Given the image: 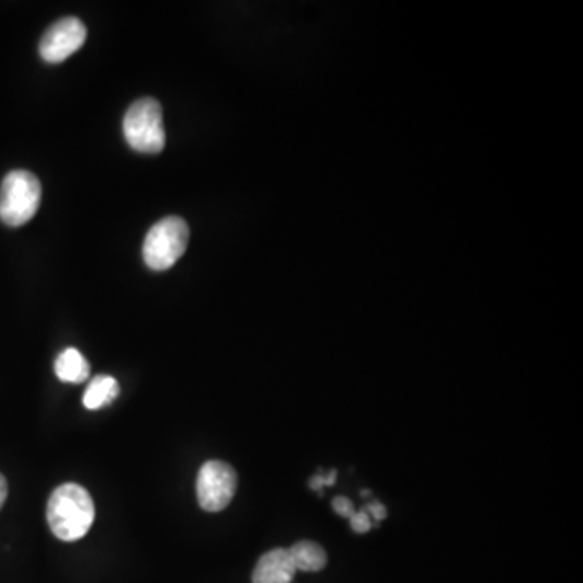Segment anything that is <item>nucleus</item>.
<instances>
[{
    "mask_svg": "<svg viewBox=\"0 0 583 583\" xmlns=\"http://www.w3.org/2000/svg\"><path fill=\"white\" fill-rule=\"evenodd\" d=\"M94 503L91 494L77 483L60 484L47 503V524L59 540H81L94 522Z\"/></svg>",
    "mask_w": 583,
    "mask_h": 583,
    "instance_id": "obj_1",
    "label": "nucleus"
},
{
    "mask_svg": "<svg viewBox=\"0 0 583 583\" xmlns=\"http://www.w3.org/2000/svg\"><path fill=\"white\" fill-rule=\"evenodd\" d=\"M43 188L35 174L12 171L0 186V220L9 227H22L30 222L39 209Z\"/></svg>",
    "mask_w": 583,
    "mask_h": 583,
    "instance_id": "obj_2",
    "label": "nucleus"
},
{
    "mask_svg": "<svg viewBox=\"0 0 583 583\" xmlns=\"http://www.w3.org/2000/svg\"><path fill=\"white\" fill-rule=\"evenodd\" d=\"M188 224L178 216L156 222L146 233L144 260L152 271H168L178 263L188 247Z\"/></svg>",
    "mask_w": 583,
    "mask_h": 583,
    "instance_id": "obj_3",
    "label": "nucleus"
},
{
    "mask_svg": "<svg viewBox=\"0 0 583 583\" xmlns=\"http://www.w3.org/2000/svg\"><path fill=\"white\" fill-rule=\"evenodd\" d=\"M124 135L128 146L144 155H158L165 146L161 104L141 98L128 107L124 117Z\"/></svg>",
    "mask_w": 583,
    "mask_h": 583,
    "instance_id": "obj_4",
    "label": "nucleus"
},
{
    "mask_svg": "<svg viewBox=\"0 0 583 583\" xmlns=\"http://www.w3.org/2000/svg\"><path fill=\"white\" fill-rule=\"evenodd\" d=\"M237 473L229 464L209 460L196 477V498L206 512H220L229 506L236 496Z\"/></svg>",
    "mask_w": 583,
    "mask_h": 583,
    "instance_id": "obj_5",
    "label": "nucleus"
},
{
    "mask_svg": "<svg viewBox=\"0 0 583 583\" xmlns=\"http://www.w3.org/2000/svg\"><path fill=\"white\" fill-rule=\"evenodd\" d=\"M87 26L75 16L59 20L41 37L39 54L47 64H60L73 56L87 41Z\"/></svg>",
    "mask_w": 583,
    "mask_h": 583,
    "instance_id": "obj_6",
    "label": "nucleus"
},
{
    "mask_svg": "<svg viewBox=\"0 0 583 583\" xmlns=\"http://www.w3.org/2000/svg\"><path fill=\"white\" fill-rule=\"evenodd\" d=\"M295 572L297 569L292 562L289 549H271L258 561L252 581L253 583H290Z\"/></svg>",
    "mask_w": 583,
    "mask_h": 583,
    "instance_id": "obj_7",
    "label": "nucleus"
},
{
    "mask_svg": "<svg viewBox=\"0 0 583 583\" xmlns=\"http://www.w3.org/2000/svg\"><path fill=\"white\" fill-rule=\"evenodd\" d=\"M56 376L64 382H72V385H80L84 382L90 376V364L83 357L80 351L70 347L66 348L54 364Z\"/></svg>",
    "mask_w": 583,
    "mask_h": 583,
    "instance_id": "obj_8",
    "label": "nucleus"
},
{
    "mask_svg": "<svg viewBox=\"0 0 583 583\" xmlns=\"http://www.w3.org/2000/svg\"><path fill=\"white\" fill-rule=\"evenodd\" d=\"M292 562L297 571L320 572L327 568V551L313 541H298L289 549Z\"/></svg>",
    "mask_w": 583,
    "mask_h": 583,
    "instance_id": "obj_9",
    "label": "nucleus"
},
{
    "mask_svg": "<svg viewBox=\"0 0 583 583\" xmlns=\"http://www.w3.org/2000/svg\"><path fill=\"white\" fill-rule=\"evenodd\" d=\"M121 388L117 379L110 375H100L90 382L83 396V405L88 410H100L117 399Z\"/></svg>",
    "mask_w": 583,
    "mask_h": 583,
    "instance_id": "obj_10",
    "label": "nucleus"
},
{
    "mask_svg": "<svg viewBox=\"0 0 583 583\" xmlns=\"http://www.w3.org/2000/svg\"><path fill=\"white\" fill-rule=\"evenodd\" d=\"M348 521H351L352 528H354V531H357V534H366V531H369V528H371V521H369L368 512L365 510L355 512Z\"/></svg>",
    "mask_w": 583,
    "mask_h": 583,
    "instance_id": "obj_11",
    "label": "nucleus"
},
{
    "mask_svg": "<svg viewBox=\"0 0 583 583\" xmlns=\"http://www.w3.org/2000/svg\"><path fill=\"white\" fill-rule=\"evenodd\" d=\"M332 507L338 512L342 517L351 518L355 514L354 504L352 501H348L347 498L338 496L332 501Z\"/></svg>",
    "mask_w": 583,
    "mask_h": 583,
    "instance_id": "obj_12",
    "label": "nucleus"
},
{
    "mask_svg": "<svg viewBox=\"0 0 583 583\" xmlns=\"http://www.w3.org/2000/svg\"><path fill=\"white\" fill-rule=\"evenodd\" d=\"M335 478H338V472H335V470H332V472L328 475H315L310 480V488L311 490L320 491L321 488L327 487V484H334Z\"/></svg>",
    "mask_w": 583,
    "mask_h": 583,
    "instance_id": "obj_13",
    "label": "nucleus"
},
{
    "mask_svg": "<svg viewBox=\"0 0 583 583\" xmlns=\"http://www.w3.org/2000/svg\"><path fill=\"white\" fill-rule=\"evenodd\" d=\"M365 511L368 512L369 517L375 518L376 522L382 521L386 518V507L381 503H369L365 507Z\"/></svg>",
    "mask_w": 583,
    "mask_h": 583,
    "instance_id": "obj_14",
    "label": "nucleus"
},
{
    "mask_svg": "<svg viewBox=\"0 0 583 583\" xmlns=\"http://www.w3.org/2000/svg\"><path fill=\"white\" fill-rule=\"evenodd\" d=\"M7 494H9V488H7V480L2 473H0V510L5 504Z\"/></svg>",
    "mask_w": 583,
    "mask_h": 583,
    "instance_id": "obj_15",
    "label": "nucleus"
}]
</instances>
